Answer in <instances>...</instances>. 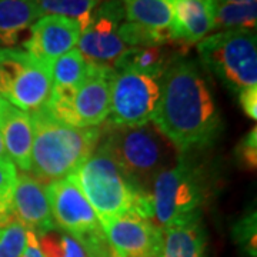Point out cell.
Returning <instances> with one entry per match:
<instances>
[{"mask_svg": "<svg viewBox=\"0 0 257 257\" xmlns=\"http://www.w3.org/2000/svg\"><path fill=\"white\" fill-rule=\"evenodd\" d=\"M170 62L162 46L127 47L114 62V70H132L139 73L162 76Z\"/></svg>", "mask_w": 257, "mask_h": 257, "instance_id": "20", "label": "cell"}, {"mask_svg": "<svg viewBox=\"0 0 257 257\" xmlns=\"http://www.w3.org/2000/svg\"><path fill=\"white\" fill-rule=\"evenodd\" d=\"M127 22L157 32L172 33V0H121Z\"/></svg>", "mask_w": 257, "mask_h": 257, "instance_id": "19", "label": "cell"}, {"mask_svg": "<svg viewBox=\"0 0 257 257\" xmlns=\"http://www.w3.org/2000/svg\"><path fill=\"white\" fill-rule=\"evenodd\" d=\"M10 157L6 152V147H5V142H3V136L0 133V162H9Z\"/></svg>", "mask_w": 257, "mask_h": 257, "instance_id": "33", "label": "cell"}, {"mask_svg": "<svg viewBox=\"0 0 257 257\" xmlns=\"http://www.w3.org/2000/svg\"><path fill=\"white\" fill-rule=\"evenodd\" d=\"M159 257H206V231L202 224V213L162 229Z\"/></svg>", "mask_w": 257, "mask_h": 257, "instance_id": "17", "label": "cell"}, {"mask_svg": "<svg viewBox=\"0 0 257 257\" xmlns=\"http://www.w3.org/2000/svg\"><path fill=\"white\" fill-rule=\"evenodd\" d=\"M126 22L121 0H104L93 13L92 23L79 37V52L87 62L113 66L127 49L120 39L119 26Z\"/></svg>", "mask_w": 257, "mask_h": 257, "instance_id": "10", "label": "cell"}, {"mask_svg": "<svg viewBox=\"0 0 257 257\" xmlns=\"http://www.w3.org/2000/svg\"><path fill=\"white\" fill-rule=\"evenodd\" d=\"M74 176L100 221L127 213L152 219L150 194L139 192L130 183L100 142L87 160L76 170Z\"/></svg>", "mask_w": 257, "mask_h": 257, "instance_id": "4", "label": "cell"}, {"mask_svg": "<svg viewBox=\"0 0 257 257\" xmlns=\"http://www.w3.org/2000/svg\"><path fill=\"white\" fill-rule=\"evenodd\" d=\"M5 103H6V100L0 96V111H2V109H3V106H5Z\"/></svg>", "mask_w": 257, "mask_h": 257, "instance_id": "35", "label": "cell"}, {"mask_svg": "<svg viewBox=\"0 0 257 257\" xmlns=\"http://www.w3.org/2000/svg\"><path fill=\"white\" fill-rule=\"evenodd\" d=\"M162 76L114 70L110 83L111 126H140L152 121L160 99Z\"/></svg>", "mask_w": 257, "mask_h": 257, "instance_id": "9", "label": "cell"}, {"mask_svg": "<svg viewBox=\"0 0 257 257\" xmlns=\"http://www.w3.org/2000/svg\"><path fill=\"white\" fill-rule=\"evenodd\" d=\"M109 244L117 257H159L162 229L135 213L100 221Z\"/></svg>", "mask_w": 257, "mask_h": 257, "instance_id": "12", "label": "cell"}, {"mask_svg": "<svg viewBox=\"0 0 257 257\" xmlns=\"http://www.w3.org/2000/svg\"><path fill=\"white\" fill-rule=\"evenodd\" d=\"M113 76V66L87 62V74L77 87H52L46 109L73 127H99L109 117Z\"/></svg>", "mask_w": 257, "mask_h": 257, "instance_id": "6", "label": "cell"}, {"mask_svg": "<svg viewBox=\"0 0 257 257\" xmlns=\"http://www.w3.org/2000/svg\"><path fill=\"white\" fill-rule=\"evenodd\" d=\"M26 241L28 229L22 223L12 221L0 226V257H22Z\"/></svg>", "mask_w": 257, "mask_h": 257, "instance_id": "25", "label": "cell"}, {"mask_svg": "<svg viewBox=\"0 0 257 257\" xmlns=\"http://www.w3.org/2000/svg\"><path fill=\"white\" fill-rule=\"evenodd\" d=\"M117 33L127 47L163 46L169 42H173V36L169 32H157L132 22H123Z\"/></svg>", "mask_w": 257, "mask_h": 257, "instance_id": "24", "label": "cell"}, {"mask_svg": "<svg viewBox=\"0 0 257 257\" xmlns=\"http://www.w3.org/2000/svg\"><path fill=\"white\" fill-rule=\"evenodd\" d=\"M52 93L50 67L16 47H0V96L26 113L46 107Z\"/></svg>", "mask_w": 257, "mask_h": 257, "instance_id": "8", "label": "cell"}, {"mask_svg": "<svg viewBox=\"0 0 257 257\" xmlns=\"http://www.w3.org/2000/svg\"><path fill=\"white\" fill-rule=\"evenodd\" d=\"M197 53L203 66L233 93L257 86V39L254 30H220L202 39Z\"/></svg>", "mask_w": 257, "mask_h": 257, "instance_id": "5", "label": "cell"}, {"mask_svg": "<svg viewBox=\"0 0 257 257\" xmlns=\"http://www.w3.org/2000/svg\"><path fill=\"white\" fill-rule=\"evenodd\" d=\"M22 257H45L42 248L39 246V240L37 236L33 231L28 230V241H26V248L23 251Z\"/></svg>", "mask_w": 257, "mask_h": 257, "instance_id": "32", "label": "cell"}, {"mask_svg": "<svg viewBox=\"0 0 257 257\" xmlns=\"http://www.w3.org/2000/svg\"><path fill=\"white\" fill-rule=\"evenodd\" d=\"M100 0H36L40 16H63L72 19L84 32L92 23L93 13Z\"/></svg>", "mask_w": 257, "mask_h": 257, "instance_id": "21", "label": "cell"}, {"mask_svg": "<svg viewBox=\"0 0 257 257\" xmlns=\"http://www.w3.org/2000/svg\"><path fill=\"white\" fill-rule=\"evenodd\" d=\"M111 257H117L116 254H114V251H113V256H111Z\"/></svg>", "mask_w": 257, "mask_h": 257, "instance_id": "36", "label": "cell"}, {"mask_svg": "<svg viewBox=\"0 0 257 257\" xmlns=\"http://www.w3.org/2000/svg\"><path fill=\"white\" fill-rule=\"evenodd\" d=\"M0 133L13 165L18 166L23 173L30 172L33 145L30 113L20 110L6 101L0 111Z\"/></svg>", "mask_w": 257, "mask_h": 257, "instance_id": "15", "label": "cell"}, {"mask_svg": "<svg viewBox=\"0 0 257 257\" xmlns=\"http://www.w3.org/2000/svg\"><path fill=\"white\" fill-rule=\"evenodd\" d=\"M219 3H248V2H256V0H216Z\"/></svg>", "mask_w": 257, "mask_h": 257, "instance_id": "34", "label": "cell"}, {"mask_svg": "<svg viewBox=\"0 0 257 257\" xmlns=\"http://www.w3.org/2000/svg\"><path fill=\"white\" fill-rule=\"evenodd\" d=\"M18 179V172H16V166L13 165V162H0V189L15 183Z\"/></svg>", "mask_w": 257, "mask_h": 257, "instance_id": "31", "label": "cell"}, {"mask_svg": "<svg viewBox=\"0 0 257 257\" xmlns=\"http://www.w3.org/2000/svg\"><path fill=\"white\" fill-rule=\"evenodd\" d=\"M239 94L240 106L250 119H257V86L243 89Z\"/></svg>", "mask_w": 257, "mask_h": 257, "instance_id": "29", "label": "cell"}, {"mask_svg": "<svg viewBox=\"0 0 257 257\" xmlns=\"http://www.w3.org/2000/svg\"><path fill=\"white\" fill-rule=\"evenodd\" d=\"M60 244H62V257H86V253L80 246V243L62 230H60Z\"/></svg>", "mask_w": 257, "mask_h": 257, "instance_id": "30", "label": "cell"}, {"mask_svg": "<svg viewBox=\"0 0 257 257\" xmlns=\"http://www.w3.org/2000/svg\"><path fill=\"white\" fill-rule=\"evenodd\" d=\"M236 156L240 166L247 170H256L257 166V128L253 127L236 147Z\"/></svg>", "mask_w": 257, "mask_h": 257, "instance_id": "27", "label": "cell"}, {"mask_svg": "<svg viewBox=\"0 0 257 257\" xmlns=\"http://www.w3.org/2000/svg\"><path fill=\"white\" fill-rule=\"evenodd\" d=\"M206 197L202 173L183 157L173 167L162 172L150 189L153 221L160 229L202 213Z\"/></svg>", "mask_w": 257, "mask_h": 257, "instance_id": "7", "label": "cell"}, {"mask_svg": "<svg viewBox=\"0 0 257 257\" xmlns=\"http://www.w3.org/2000/svg\"><path fill=\"white\" fill-rule=\"evenodd\" d=\"M13 207L16 221L36 236L57 229L47 200L46 189L33 176L28 173L18 176L13 190Z\"/></svg>", "mask_w": 257, "mask_h": 257, "instance_id": "14", "label": "cell"}, {"mask_svg": "<svg viewBox=\"0 0 257 257\" xmlns=\"http://www.w3.org/2000/svg\"><path fill=\"white\" fill-rule=\"evenodd\" d=\"M152 121L180 153L209 146L217 139L220 114L194 60L170 59L162 74L160 99Z\"/></svg>", "mask_w": 257, "mask_h": 257, "instance_id": "1", "label": "cell"}, {"mask_svg": "<svg viewBox=\"0 0 257 257\" xmlns=\"http://www.w3.org/2000/svg\"><path fill=\"white\" fill-rule=\"evenodd\" d=\"M46 196L56 226L62 231L79 239L101 229L100 220L74 175L47 183Z\"/></svg>", "mask_w": 257, "mask_h": 257, "instance_id": "11", "label": "cell"}, {"mask_svg": "<svg viewBox=\"0 0 257 257\" xmlns=\"http://www.w3.org/2000/svg\"><path fill=\"white\" fill-rule=\"evenodd\" d=\"M100 143L116 160L130 183L142 193H150L157 176L173 167L182 157L153 121L140 126L110 124Z\"/></svg>", "mask_w": 257, "mask_h": 257, "instance_id": "3", "label": "cell"}, {"mask_svg": "<svg viewBox=\"0 0 257 257\" xmlns=\"http://www.w3.org/2000/svg\"><path fill=\"white\" fill-rule=\"evenodd\" d=\"M33 126L30 170L40 183L74 175L101 139L99 127H73L53 117L46 107L30 113Z\"/></svg>", "mask_w": 257, "mask_h": 257, "instance_id": "2", "label": "cell"}, {"mask_svg": "<svg viewBox=\"0 0 257 257\" xmlns=\"http://www.w3.org/2000/svg\"><path fill=\"white\" fill-rule=\"evenodd\" d=\"M256 210L248 211L234 226L233 239L247 256L256 257L257 253V226Z\"/></svg>", "mask_w": 257, "mask_h": 257, "instance_id": "26", "label": "cell"}, {"mask_svg": "<svg viewBox=\"0 0 257 257\" xmlns=\"http://www.w3.org/2000/svg\"><path fill=\"white\" fill-rule=\"evenodd\" d=\"M173 42L197 43L214 28V0H172Z\"/></svg>", "mask_w": 257, "mask_h": 257, "instance_id": "16", "label": "cell"}, {"mask_svg": "<svg viewBox=\"0 0 257 257\" xmlns=\"http://www.w3.org/2000/svg\"><path fill=\"white\" fill-rule=\"evenodd\" d=\"M40 13L36 0H0V47H15Z\"/></svg>", "mask_w": 257, "mask_h": 257, "instance_id": "18", "label": "cell"}, {"mask_svg": "<svg viewBox=\"0 0 257 257\" xmlns=\"http://www.w3.org/2000/svg\"><path fill=\"white\" fill-rule=\"evenodd\" d=\"M16 183V182H15ZM15 183L0 189V226L16 221L15 207H13V190Z\"/></svg>", "mask_w": 257, "mask_h": 257, "instance_id": "28", "label": "cell"}, {"mask_svg": "<svg viewBox=\"0 0 257 257\" xmlns=\"http://www.w3.org/2000/svg\"><path fill=\"white\" fill-rule=\"evenodd\" d=\"M29 32L30 35L23 42V46L28 53L47 66L73 50L82 35L80 26L74 20L53 15L42 16Z\"/></svg>", "mask_w": 257, "mask_h": 257, "instance_id": "13", "label": "cell"}, {"mask_svg": "<svg viewBox=\"0 0 257 257\" xmlns=\"http://www.w3.org/2000/svg\"><path fill=\"white\" fill-rule=\"evenodd\" d=\"M257 23V2L248 3H219L214 0L213 30L247 29L254 30Z\"/></svg>", "mask_w": 257, "mask_h": 257, "instance_id": "22", "label": "cell"}, {"mask_svg": "<svg viewBox=\"0 0 257 257\" xmlns=\"http://www.w3.org/2000/svg\"><path fill=\"white\" fill-rule=\"evenodd\" d=\"M52 87H77L87 74V62L73 49L50 63Z\"/></svg>", "mask_w": 257, "mask_h": 257, "instance_id": "23", "label": "cell"}]
</instances>
